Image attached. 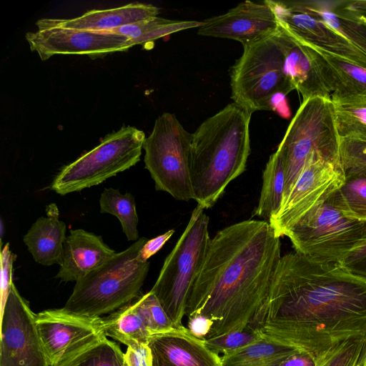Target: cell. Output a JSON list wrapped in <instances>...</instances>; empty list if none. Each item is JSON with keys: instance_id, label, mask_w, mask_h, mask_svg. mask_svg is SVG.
<instances>
[{"instance_id": "1", "label": "cell", "mask_w": 366, "mask_h": 366, "mask_svg": "<svg viewBox=\"0 0 366 366\" xmlns=\"http://www.w3.org/2000/svg\"><path fill=\"white\" fill-rule=\"evenodd\" d=\"M249 325L264 337L317 355L350 338L366 340V280L337 263L289 252Z\"/></svg>"}, {"instance_id": "2", "label": "cell", "mask_w": 366, "mask_h": 366, "mask_svg": "<svg viewBox=\"0 0 366 366\" xmlns=\"http://www.w3.org/2000/svg\"><path fill=\"white\" fill-rule=\"evenodd\" d=\"M281 257L280 237L269 222L244 220L219 230L210 240L185 315L213 322L206 339L244 329L265 302Z\"/></svg>"}, {"instance_id": "3", "label": "cell", "mask_w": 366, "mask_h": 366, "mask_svg": "<svg viewBox=\"0 0 366 366\" xmlns=\"http://www.w3.org/2000/svg\"><path fill=\"white\" fill-rule=\"evenodd\" d=\"M251 115L229 104L192 134L190 179L194 199L204 209L214 206L229 183L244 172Z\"/></svg>"}, {"instance_id": "4", "label": "cell", "mask_w": 366, "mask_h": 366, "mask_svg": "<svg viewBox=\"0 0 366 366\" xmlns=\"http://www.w3.org/2000/svg\"><path fill=\"white\" fill-rule=\"evenodd\" d=\"M147 241L141 237L76 282L62 308L77 315L99 317L115 312L139 298L149 269V262L137 259Z\"/></svg>"}, {"instance_id": "5", "label": "cell", "mask_w": 366, "mask_h": 366, "mask_svg": "<svg viewBox=\"0 0 366 366\" xmlns=\"http://www.w3.org/2000/svg\"><path fill=\"white\" fill-rule=\"evenodd\" d=\"M340 139L331 99L316 97L302 101L277 149L285 165L283 202L312 156L340 164Z\"/></svg>"}, {"instance_id": "6", "label": "cell", "mask_w": 366, "mask_h": 366, "mask_svg": "<svg viewBox=\"0 0 366 366\" xmlns=\"http://www.w3.org/2000/svg\"><path fill=\"white\" fill-rule=\"evenodd\" d=\"M211 238L209 217L198 205L176 245L166 257L150 290L157 298L174 327L182 320L192 287L204 261Z\"/></svg>"}, {"instance_id": "7", "label": "cell", "mask_w": 366, "mask_h": 366, "mask_svg": "<svg viewBox=\"0 0 366 366\" xmlns=\"http://www.w3.org/2000/svg\"><path fill=\"white\" fill-rule=\"evenodd\" d=\"M243 48L242 56L231 67V98L250 114L272 110L278 95L286 96L294 90L275 33Z\"/></svg>"}, {"instance_id": "8", "label": "cell", "mask_w": 366, "mask_h": 366, "mask_svg": "<svg viewBox=\"0 0 366 366\" xmlns=\"http://www.w3.org/2000/svg\"><path fill=\"white\" fill-rule=\"evenodd\" d=\"M365 232L366 222L347 217L328 197L303 214L284 236L295 252L319 262L339 264Z\"/></svg>"}, {"instance_id": "9", "label": "cell", "mask_w": 366, "mask_h": 366, "mask_svg": "<svg viewBox=\"0 0 366 366\" xmlns=\"http://www.w3.org/2000/svg\"><path fill=\"white\" fill-rule=\"evenodd\" d=\"M145 138L144 132L136 127H122L62 167L51 189L61 195L79 192L129 169L140 160Z\"/></svg>"}, {"instance_id": "10", "label": "cell", "mask_w": 366, "mask_h": 366, "mask_svg": "<svg viewBox=\"0 0 366 366\" xmlns=\"http://www.w3.org/2000/svg\"><path fill=\"white\" fill-rule=\"evenodd\" d=\"M192 137L174 114L165 112L155 120L143 145L145 167L155 189L177 200L194 199L190 179Z\"/></svg>"}, {"instance_id": "11", "label": "cell", "mask_w": 366, "mask_h": 366, "mask_svg": "<svg viewBox=\"0 0 366 366\" xmlns=\"http://www.w3.org/2000/svg\"><path fill=\"white\" fill-rule=\"evenodd\" d=\"M49 366H63L107 336L101 317L77 315L61 309L47 310L35 317Z\"/></svg>"}, {"instance_id": "12", "label": "cell", "mask_w": 366, "mask_h": 366, "mask_svg": "<svg viewBox=\"0 0 366 366\" xmlns=\"http://www.w3.org/2000/svg\"><path fill=\"white\" fill-rule=\"evenodd\" d=\"M35 317L12 282L2 308L0 366H49Z\"/></svg>"}, {"instance_id": "13", "label": "cell", "mask_w": 366, "mask_h": 366, "mask_svg": "<svg viewBox=\"0 0 366 366\" xmlns=\"http://www.w3.org/2000/svg\"><path fill=\"white\" fill-rule=\"evenodd\" d=\"M340 164L312 156L282 202L279 212L269 219L275 234L281 237L303 214L327 199L343 182Z\"/></svg>"}, {"instance_id": "14", "label": "cell", "mask_w": 366, "mask_h": 366, "mask_svg": "<svg viewBox=\"0 0 366 366\" xmlns=\"http://www.w3.org/2000/svg\"><path fill=\"white\" fill-rule=\"evenodd\" d=\"M279 26L302 41L366 68V55L300 1H264Z\"/></svg>"}, {"instance_id": "15", "label": "cell", "mask_w": 366, "mask_h": 366, "mask_svg": "<svg viewBox=\"0 0 366 366\" xmlns=\"http://www.w3.org/2000/svg\"><path fill=\"white\" fill-rule=\"evenodd\" d=\"M26 39L32 51L42 61L56 54H85L90 58L126 51L134 44L115 33L70 28L49 27L27 32Z\"/></svg>"}, {"instance_id": "16", "label": "cell", "mask_w": 366, "mask_h": 366, "mask_svg": "<svg viewBox=\"0 0 366 366\" xmlns=\"http://www.w3.org/2000/svg\"><path fill=\"white\" fill-rule=\"evenodd\" d=\"M197 29L199 35L229 39L244 46L273 34L279 24L264 1L247 0L224 14L204 20Z\"/></svg>"}, {"instance_id": "17", "label": "cell", "mask_w": 366, "mask_h": 366, "mask_svg": "<svg viewBox=\"0 0 366 366\" xmlns=\"http://www.w3.org/2000/svg\"><path fill=\"white\" fill-rule=\"evenodd\" d=\"M148 345L152 366H221L220 356L183 325L151 335Z\"/></svg>"}, {"instance_id": "18", "label": "cell", "mask_w": 366, "mask_h": 366, "mask_svg": "<svg viewBox=\"0 0 366 366\" xmlns=\"http://www.w3.org/2000/svg\"><path fill=\"white\" fill-rule=\"evenodd\" d=\"M284 56L286 74L303 101L312 97L330 98L317 70L311 49L279 26L275 32Z\"/></svg>"}, {"instance_id": "19", "label": "cell", "mask_w": 366, "mask_h": 366, "mask_svg": "<svg viewBox=\"0 0 366 366\" xmlns=\"http://www.w3.org/2000/svg\"><path fill=\"white\" fill-rule=\"evenodd\" d=\"M116 253L101 236L82 229H72L65 239L56 278L76 282Z\"/></svg>"}, {"instance_id": "20", "label": "cell", "mask_w": 366, "mask_h": 366, "mask_svg": "<svg viewBox=\"0 0 366 366\" xmlns=\"http://www.w3.org/2000/svg\"><path fill=\"white\" fill-rule=\"evenodd\" d=\"M159 13V9L154 5L134 2L112 9L91 10L72 19L44 18L38 20L36 26L38 29L61 27L109 32L122 26L152 19Z\"/></svg>"}, {"instance_id": "21", "label": "cell", "mask_w": 366, "mask_h": 366, "mask_svg": "<svg viewBox=\"0 0 366 366\" xmlns=\"http://www.w3.org/2000/svg\"><path fill=\"white\" fill-rule=\"evenodd\" d=\"M305 44L312 50L319 74L330 93L331 100L353 97H366V68Z\"/></svg>"}, {"instance_id": "22", "label": "cell", "mask_w": 366, "mask_h": 366, "mask_svg": "<svg viewBox=\"0 0 366 366\" xmlns=\"http://www.w3.org/2000/svg\"><path fill=\"white\" fill-rule=\"evenodd\" d=\"M52 207L47 209V217L38 218L23 237L34 261L44 266L60 264L66 237V224L58 219L56 207Z\"/></svg>"}, {"instance_id": "23", "label": "cell", "mask_w": 366, "mask_h": 366, "mask_svg": "<svg viewBox=\"0 0 366 366\" xmlns=\"http://www.w3.org/2000/svg\"><path fill=\"white\" fill-rule=\"evenodd\" d=\"M298 350L262 337L237 351L220 356L221 366H280Z\"/></svg>"}, {"instance_id": "24", "label": "cell", "mask_w": 366, "mask_h": 366, "mask_svg": "<svg viewBox=\"0 0 366 366\" xmlns=\"http://www.w3.org/2000/svg\"><path fill=\"white\" fill-rule=\"evenodd\" d=\"M106 336L126 345L148 344L151 334L141 315L135 301L122 307L109 316L101 317Z\"/></svg>"}, {"instance_id": "25", "label": "cell", "mask_w": 366, "mask_h": 366, "mask_svg": "<svg viewBox=\"0 0 366 366\" xmlns=\"http://www.w3.org/2000/svg\"><path fill=\"white\" fill-rule=\"evenodd\" d=\"M304 3L366 55V24L345 9L342 1Z\"/></svg>"}, {"instance_id": "26", "label": "cell", "mask_w": 366, "mask_h": 366, "mask_svg": "<svg viewBox=\"0 0 366 366\" xmlns=\"http://www.w3.org/2000/svg\"><path fill=\"white\" fill-rule=\"evenodd\" d=\"M286 182L285 165L277 150L269 158L262 174V187L254 215L268 220L280 210Z\"/></svg>"}, {"instance_id": "27", "label": "cell", "mask_w": 366, "mask_h": 366, "mask_svg": "<svg viewBox=\"0 0 366 366\" xmlns=\"http://www.w3.org/2000/svg\"><path fill=\"white\" fill-rule=\"evenodd\" d=\"M332 102L340 137L366 142V97H353Z\"/></svg>"}, {"instance_id": "28", "label": "cell", "mask_w": 366, "mask_h": 366, "mask_svg": "<svg viewBox=\"0 0 366 366\" xmlns=\"http://www.w3.org/2000/svg\"><path fill=\"white\" fill-rule=\"evenodd\" d=\"M201 24V21L170 20L157 16L150 20L122 26L109 32L129 38L135 46L157 40L179 31L198 28Z\"/></svg>"}, {"instance_id": "29", "label": "cell", "mask_w": 366, "mask_h": 366, "mask_svg": "<svg viewBox=\"0 0 366 366\" xmlns=\"http://www.w3.org/2000/svg\"><path fill=\"white\" fill-rule=\"evenodd\" d=\"M332 204L345 215L366 222V177L345 174L342 184L329 197Z\"/></svg>"}, {"instance_id": "30", "label": "cell", "mask_w": 366, "mask_h": 366, "mask_svg": "<svg viewBox=\"0 0 366 366\" xmlns=\"http://www.w3.org/2000/svg\"><path fill=\"white\" fill-rule=\"evenodd\" d=\"M100 212L115 216L119 221L127 240L137 241L138 222L135 199L131 193L122 194L118 189L105 188L100 199Z\"/></svg>"}, {"instance_id": "31", "label": "cell", "mask_w": 366, "mask_h": 366, "mask_svg": "<svg viewBox=\"0 0 366 366\" xmlns=\"http://www.w3.org/2000/svg\"><path fill=\"white\" fill-rule=\"evenodd\" d=\"M124 355L119 346L106 337L63 366H126Z\"/></svg>"}, {"instance_id": "32", "label": "cell", "mask_w": 366, "mask_h": 366, "mask_svg": "<svg viewBox=\"0 0 366 366\" xmlns=\"http://www.w3.org/2000/svg\"><path fill=\"white\" fill-rule=\"evenodd\" d=\"M366 340L350 338L322 355L319 366H360Z\"/></svg>"}, {"instance_id": "33", "label": "cell", "mask_w": 366, "mask_h": 366, "mask_svg": "<svg viewBox=\"0 0 366 366\" xmlns=\"http://www.w3.org/2000/svg\"><path fill=\"white\" fill-rule=\"evenodd\" d=\"M262 337L257 328L248 325L243 330L226 332L206 339L204 342L212 352L217 355L219 353L224 355L237 351L259 340Z\"/></svg>"}, {"instance_id": "34", "label": "cell", "mask_w": 366, "mask_h": 366, "mask_svg": "<svg viewBox=\"0 0 366 366\" xmlns=\"http://www.w3.org/2000/svg\"><path fill=\"white\" fill-rule=\"evenodd\" d=\"M151 335L174 327L156 296L149 291L135 300Z\"/></svg>"}, {"instance_id": "35", "label": "cell", "mask_w": 366, "mask_h": 366, "mask_svg": "<svg viewBox=\"0 0 366 366\" xmlns=\"http://www.w3.org/2000/svg\"><path fill=\"white\" fill-rule=\"evenodd\" d=\"M339 156L344 174L366 177V142L340 138Z\"/></svg>"}, {"instance_id": "36", "label": "cell", "mask_w": 366, "mask_h": 366, "mask_svg": "<svg viewBox=\"0 0 366 366\" xmlns=\"http://www.w3.org/2000/svg\"><path fill=\"white\" fill-rule=\"evenodd\" d=\"M339 264L352 274L366 280V232L364 239Z\"/></svg>"}, {"instance_id": "37", "label": "cell", "mask_w": 366, "mask_h": 366, "mask_svg": "<svg viewBox=\"0 0 366 366\" xmlns=\"http://www.w3.org/2000/svg\"><path fill=\"white\" fill-rule=\"evenodd\" d=\"M126 366H152V355L148 344L127 347L124 355Z\"/></svg>"}, {"instance_id": "38", "label": "cell", "mask_w": 366, "mask_h": 366, "mask_svg": "<svg viewBox=\"0 0 366 366\" xmlns=\"http://www.w3.org/2000/svg\"><path fill=\"white\" fill-rule=\"evenodd\" d=\"M16 256L9 249V244L6 243L1 253V292L4 301L8 295L12 284V268Z\"/></svg>"}, {"instance_id": "39", "label": "cell", "mask_w": 366, "mask_h": 366, "mask_svg": "<svg viewBox=\"0 0 366 366\" xmlns=\"http://www.w3.org/2000/svg\"><path fill=\"white\" fill-rule=\"evenodd\" d=\"M174 233V229H169L153 239H147L140 249L137 255V259L142 262H148L149 258L160 250Z\"/></svg>"}, {"instance_id": "40", "label": "cell", "mask_w": 366, "mask_h": 366, "mask_svg": "<svg viewBox=\"0 0 366 366\" xmlns=\"http://www.w3.org/2000/svg\"><path fill=\"white\" fill-rule=\"evenodd\" d=\"M322 355H317L298 350L286 358L280 366H319Z\"/></svg>"}, {"instance_id": "41", "label": "cell", "mask_w": 366, "mask_h": 366, "mask_svg": "<svg viewBox=\"0 0 366 366\" xmlns=\"http://www.w3.org/2000/svg\"><path fill=\"white\" fill-rule=\"evenodd\" d=\"M213 322L208 317L196 315L189 317L187 329L196 337L205 340L209 333Z\"/></svg>"}, {"instance_id": "42", "label": "cell", "mask_w": 366, "mask_h": 366, "mask_svg": "<svg viewBox=\"0 0 366 366\" xmlns=\"http://www.w3.org/2000/svg\"><path fill=\"white\" fill-rule=\"evenodd\" d=\"M342 5L360 21L366 23V0L342 1Z\"/></svg>"}, {"instance_id": "43", "label": "cell", "mask_w": 366, "mask_h": 366, "mask_svg": "<svg viewBox=\"0 0 366 366\" xmlns=\"http://www.w3.org/2000/svg\"><path fill=\"white\" fill-rule=\"evenodd\" d=\"M360 366H366V348L365 350Z\"/></svg>"}, {"instance_id": "44", "label": "cell", "mask_w": 366, "mask_h": 366, "mask_svg": "<svg viewBox=\"0 0 366 366\" xmlns=\"http://www.w3.org/2000/svg\"><path fill=\"white\" fill-rule=\"evenodd\" d=\"M364 23V22H363ZM366 24V23H365Z\"/></svg>"}]
</instances>
